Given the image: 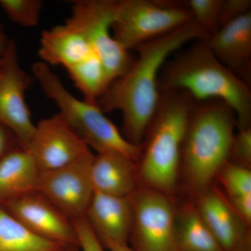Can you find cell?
<instances>
[{
	"instance_id": "6da1fadb",
	"label": "cell",
	"mask_w": 251,
	"mask_h": 251,
	"mask_svg": "<svg viewBox=\"0 0 251 251\" xmlns=\"http://www.w3.org/2000/svg\"><path fill=\"white\" fill-rule=\"evenodd\" d=\"M209 34L192 20L135 48L138 56L128 70L112 82L97 102L103 112H122L124 137L129 143L142 146L159 101L158 80L167 61L188 42L205 40Z\"/></svg>"
},
{
	"instance_id": "7a4b0ae2",
	"label": "cell",
	"mask_w": 251,
	"mask_h": 251,
	"mask_svg": "<svg viewBox=\"0 0 251 251\" xmlns=\"http://www.w3.org/2000/svg\"><path fill=\"white\" fill-rule=\"evenodd\" d=\"M158 85L161 91L186 92L196 103L222 100L233 110L239 129L251 127L250 85L220 62L203 40L167 61Z\"/></svg>"
},
{
	"instance_id": "3957f363",
	"label": "cell",
	"mask_w": 251,
	"mask_h": 251,
	"mask_svg": "<svg viewBox=\"0 0 251 251\" xmlns=\"http://www.w3.org/2000/svg\"><path fill=\"white\" fill-rule=\"evenodd\" d=\"M196 102L182 91H161L137 163L139 184L169 196L176 188L181 148Z\"/></svg>"
},
{
	"instance_id": "277c9868",
	"label": "cell",
	"mask_w": 251,
	"mask_h": 251,
	"mask_svg": "<svg viewBox=\"0 0 251 251\" xmlns=\"http://www.w3.org/2000/svg\"><path fill=\"white\" fill-rule=\"evenodd\" d=\"M235 114L218 99L195 103L181 148L182 163L190 188L201 194L229 161Z\"/></svg>"
},
{
	"instance_id": "5b68a950",
	"label": "cell",
	"mask_w": 251,
	"mask_h": 251,
	"mask_svg": "<svg viewBox=\"0 0 251 251\" xmlns=\"http://www.w3.org/2000/svg\"><path fill=\"white\" fill-rule=\"evenodd\" d=\"M32 72L46 97L58 107L59 115L89 148L97 153L117 151L139 161L142 146L126 139L97 104L75 98L46 63H34Z\"/></svg>"
},
{
	"instance_id": "8992f818",
	"label": "cell",
	"mask_w": 251,
	"mask_h": 251,
	"mask_svg": "<svg viewBox=\"0 0 251 251\" xmlns=\"http://www.w3.org/2000/svg\"><path fill=\"white\" fill-rule=\"evenodd\" d=\"M192 20L183 3L120 0L117 1L112 33L117 42L130 51Z\"/></svg>"
},
{
	"instance_id": "52a82bcc",
	"label": "cell",
	"mask_w": 251,
	"mask_h": 251,
	"mask_svg": "<svg viewBox=\"0 0 251 251\" xmlns=\"http://www.w3.org/2000/svg\"><path fill=\"white\" fill-rule=\"evenodd\" d=\"M116 4L115 0L74 1L72 15L66 21L85 36L98 54L110 85L128 70L135 59L112 35Z\"/></svg>"
},
{
	"instance_id": "ba28073f",
	"label": "cell",
	"mask_w": 251,
	"mask_h": 251,
	"mask_svg": "<svg viewBox=\"0 0 251 251\" xmlns=\"http://www.w3.org/2000/svg\"><path fill=\"white\" fill-rule=\"evenodd\" d=\"M133 211L129 241L135 251H179L176 210L169 196L139 186L128 196Z\"/></svg>"
},
{
	"instance_id": "9c48e42d",
	"label": "cell",
	"mask_w": 251,
	"mask_h": 251,
	"mask_svg": "<svg viewBox=\"0 0 251 251\" xmlns=\"http://www.w3.org/2000/svg\"><path fill=\"white\" fill-rule=\"evenodd\" d=\"M94 157L91 151L67 166L40 171L36 193L71 220L84 217L94 193L91 179Z\"/></svg>"
},
{
	"instance_id": "30bf717a",
	"label": "cell",
	"mask_w": 251,
	"mask_h": 251,
	"mask_svg": "<svg viewBox=\"0 0 251 251\" xmlns=\"http://www.w3.org/2000/svg\"><path fill=\"white\" fill-rule=\"evenodd\" d=\"M0 125L12 133L21 148L27 147L35 129L25 101L29 77L18 59L17 46L9 40L1 57Z\"/></svg>"
},
{
	"instance_id": "8fae6325",
	"label": "cell",
	"mask_w": 251,
	"mask_h": 251,
	"mask_svg": "<svg viewBox=\"0 0 251 251\" xmlns=\"http://www.w3.org/2000/svg\"><path fill=\"white\" fill-rule=\"evenodd\" d=\"M24 150L31 155L40 171L67 166L92 151L59 113L35 125L32 137Z\"/></svg>"
},
{
	"instance_id": "7c38bea8",
	"label": "cell",
	"mask_w": 251,
	"mask_h": 251,
	"mask_svg": "<svg viewBox=\"0 0 251 251\" xmlns=\"http://www.w3.org/2000/svg\"><path fill=\"white\" fill-rule=\"evenodd\" d=\"M40 237L69 248L79 247L72 221L38 193L0 206Z\"/></svg>"
},
{
	"instance_id": "4fadbf2b",
	"label": "cell",
	"mask_w": 251,
	"mask_h": 251,
	"mask_svg": "<svg viewBox=\"0 0 251 251\" xmlns=\"http://www.w3.org/2000/svg\"><path fill=\"white\" fill-rule=\"evenodd\" d=\"M198 212L223 251H251L249 226L217 191L199 194Z\"/></svg>"
},
{
	"instance_id": "5bb4252c",
	"label": "cell",
	"mask_w": 251,
	"mask_h": 251,
	"mask_svg": "<svg viewBox=\"0 0 251 251\" xmlns=\"http://www.w3.org/2000/svg\"><path fill=\"white\" fill-rule=\"evenodd\" d=\"M103 247L128 244L133 224V211L128 197L95 192L85 216Z\"/></svg>"
},
{
	"instance_id": "9a60e30c",
	"label": "cell",
	"mask_w": 251,
	"mask_h": 251,
	"mask_svg": "<svg viewBox=\"0 0 251 251\" xmlns=\"http://www.w3.org/2000/svg\"><path fill=\"white\" fill-rule=\"evenodd\" d=\"M203 41L220 62L249 84L251 69V12L226 23Z\"/></svg>"
},
{
	"instance_id": "2e32d148",
	"label": "cell",
	"mask_w": 251,
	"mask_h": 251,
	"mask_svg": "<svg viewBox=\"0 0 251 251\" xmlns=\"http://www.w3.org/2000/svg\"><path fill=\"white\" fill-rule=\"evenodd\" d=\"M137 163L117 151L94 155L91 166L94 191L117 197H128L139 187Z\"/></svg>"
},
{
	"instance_id": "e0dca14e",
	"label": "cell",
	"mask_w": 251,
	"mask_h": 251,
	"mask_svg": "<svg viewBox=\"0 0 251 251\" xmlns=\"http://www.w3.org/2000/svg\"><path fill=\"white\" fill-rule=\"evenodd\" d=\"M94 52L85 36L67 21L41 34L39 54L48 65H61L67 69Z\"/></svg>"
},
{
	"instance_id": "ac0fdd59",
	"label": "cell",
	"mask_w": 251,
	"mask_h": 251,
	"mask_svg": "<svg viewBox=\"0 0 251 251\" xmlns=\"http://www.w3.org/2000/svg\"><path fill=\"white\" fill-rule=\"evenodd\" d=\"M39 171L24 149H10L0 160V206L36 193Z\"/></svg>"
},
{
	"instance_id": "d6986e66",
	"label": "cell",
	"mask_w": 251,
	"mask_h": 251,
	"mask_svg": "<svg viewBox=\"0 0 251 251\" xmlns=\"http://www.w3.org/2000/svg\"><path fill=\"white\" fill-rule=\"evenodd\" d=\"M179 251H223L195 204H185L176 213Z\"/></svg>"
},
{
	"instance_id": "ffe728a7",
	"label": "cell",
	"mask_w": 251,
	"mask_h": 251,
	"mask_svg": "<svg viewBox=\"0 0 251 251\" xmlns=\"http://www.w3.org/2000/svg\"><path fill=\"white\" fill-rule=\"evenodd\" d=\"M67 249L37 235L0 206V251H65Z\"/></svg>"
},
{
	"instance_id": "44dd1931",
	"label": "cell",
	"mask_w": 251,
	"mask_h": 251,
	"mask_svg": "<svg viewBox=\"0 0 251 251\" xmlns=\"http://www.w3.org/2000/svg\"><path fill=\"white\" fill-rule=\"evenodd\" d=\"M69 76L85 96V100L97 104L110 83L106 72L97 52L67 69Z\"/></svg>"
},
{
	"instance_id": "7402d4cb",
	"label": "cell",
	"mask_w": 251,
	"mask_h": 251,
	"mask_svg": "<svg viewBox=\"0 0 251 251\" xmlns=\"http://www.w3.org/2000/svg\"><path fill=\"white\" fill-rule=\"evenodd\" d=\"M217 176L230 200L251 194V171L249 168L229 161Z\"/></svg>"
},
{
	"instance_id": "603a6c76",
	"label": "cell",
	"mask_w": 251,
	"mask_h": 251,
	"mask_svg": "<svg viewBox=\"0 0 251 251\" xmlns=\"http://www.w3.org/2000/svg\"><path fill=\"white\" fill-rule=\"evenodd\" d=\"M0 6L12 22L31 27L39 23L43 3L39 0H0Z\"/></svg>"
},
{
	"instance_id": "cb8c5ba5",
	"label": "cell",
	"mask_w": 251,
	"mask_h": 251,
	"mask_svg": "<svg viewBox=\"0 0 251 251\" xmlns=\"http://www.w3.org/2000/svg\"><path fill=\"white\" fill-rule=\"evenodd\" d=\"M193 21L209 34L219 29V15L222 0H188L183 1Z\"/></svg>"
},
{
	"instance_id": "d4e9b609",
	"label": "cell",
	"mask_w": 251,
	"mask_h": 251,
	"mask_svg": "<svg viewBox=\"0 0 251 251\" xmlns=\"http://www.w3.org/2000/svg\"><path fill=\"white\" fill-rule=\"evenodd\" d=\"M229 159L238 166L250 169L251 166V128L239 129L234 134L231 146Z\"/></svg>"
},
{
	"instance_id": "484cf974",
	"label": "cell",
	"mask_w": 251,
	"mask_h": 251,
	"mask_svg": "<svg viewBox=\"0 0 251 251\" xmlns=\"http://www.w3.org/2000/svg\"><path fill=\"white\" fill-rule=\"evenodd\" d=\"M75 227L79 248L82 251H105L103 245L94 233L87 219L84 217L72 220Z\"/></svg>"
},
{
	"instance_id": "4316f807",
	"label": "cell",
	"mask_w": 251,
	"mask_h": 251,
	"mask_svg": "<svg viewBox=\"0 0 251 251\" xmlns=\"http://www.w3.org/2000/svg\"><path fill=\"white\" fill-rule=\"evenodd\" d=\"M250 12L251 0H222L218 21L219 28Z\"/></svg>"
},
{
	"instance_id": "83f0119b",
	"label": "cell",
	"mask_w": 251,
	"mask_h": 251,
	"mask_svg": "<svg viewBox=\"0 0 251 251\" xmlns=\"http://www.w3.org/2000/svg\"><path fill=\"white\" fill-rule=\"evenodd\" d=\"M231 204L238 216L247 226L251 224V194L231 200Z\"/></svg>"
},
{
	"instance_id": "f1b7e54d",
	"label": "cell",
	"mask_w": 251,
	"mask_h": 251,
	"mask_svg": "<svg viewBox=\"0 0 251 251\" xmlns=\"http://www.w3.org/2000/svg\"><path fill=\"white\" fill-rule=\"evenodd\" d=\"M10 133L11 132L6 127L0 125V160L11 149Z\"/></svg>"
},
{
	"instance_id": "f546056e",
	"label": "cell",
	"mask_w": 251,
	"mask_h": 251,
	"mask_svg": "<svg viewBox=\"0 0 251 251\" xmlns=\"http://www.w3.org/2000/svg\"><path fill=\"white\" fill-rule=\"evenodd\" d=\"M107 249L110 251H135L130 247L128 244H109L107 246Z\"/></svg>"
},
{
	"instance_id": "4dcf8cb0",
	"label": "cell",
	"mask_w": 251,
	"mask_h": 251,
	"mask_svg": "<svg viewBox=\"0 0 251 251\" xmlns=\"http://www.w3.org/2000/svg\"><path fill=\"white\" fill-rule=\"evenodd\" d=\"M8 42L9 41L6 39V36L0 31V57L3 55L4 51L6 50Z\"/></svg>"
},
{
	"instance_id": "1f68e13d",
	"label": "cell",
	"mask_w": 251,
	"mask_h": 251,
	"mask_svg": "<svg viewBox=\"0 0 251 251\" xmlns=\"http://www.w3.org/2000/svg\"><path fill=\"white\" fill-rule=\"evenodd\" d=\"M65 251H80V248L77 247H69Z\"/></svg>"
},
{
	"instance_id": "d6a6232c",
	"label": "cell",
	"mask_w": 251,
	"mask_h": 251,
	"mask_svg": "<svg viewBox=\"0 0 251 251\" xmlns=\"http://www.w3.org/2000/svg\"><path fill=\"white\" fill-rule=\"evenodd\" d=\"M1 57H0V67H1Z\"/></svg>"
}]
</instances>
